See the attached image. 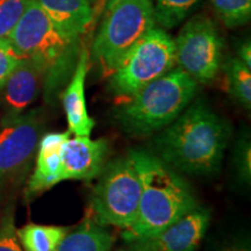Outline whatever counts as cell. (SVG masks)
I'll list each match as a JSON object with an SVG mask.
<instances>
[{
	"label": "cell",
	"instance_id": "cell-1",
	"mask_svg": "<svg viewBox=\"0 0 251 251\" xmlns=\"http://www.w3.org/2000/svg\"><path fill=\"white\" fill-rule=\"evenodd\" d=\"M230 136L228 122L197 101L156 137L158 158L190 175L219 171Z\"/></svg>",
	"mask_w": 251,
	"mask_h": 251
},
{
	"label": "cell",
	"instance_id": "cell-2",
	"mask_svg": "<svg viewBox=\"0 0 251 251\" xmlns=\"http://www.w3.org/2000/svg\"><path fill=\"white\" fill-rule=\"evenodd\" d=\"M129 155L140 177L141 198L136 219L122 233L126 242L161 233L198 207L187 181L162 159L146 151Z\"/></svg>",
	"mask_w": 251,
	"mask_h": 251
},
{
	"label": "cell",
	"instance_id": "cell-3",
	"mask_svg": "<svg viewBox=\"0 0 251 251\" xmlns=\"http://www.w3.org/2000/svg\"><path fill=\"white\" fill-rule=\"evenodd\" d=\"M7 39L21 57L42 65L46 71V96L54 99L76 68L81 51L79 37L59 29L39 1L34 0Z\"/></svg>",
	"mask_w": 251,
	"mask_h": 251
},
{
	"label": "cell",
	"instance_id": "cell-4",
	"mask_svg": "<svg viewBox=\"0 0 251 251\" xmlns=\"http://www.w3.org/2000/svg\"><path fill=\"white\" fill-rule=\"evenodd\" d=\"M198 83L180 68L151 81L114 112L115 122L131 136L148 135L168 127L196 96Z\"/></svg>",
	"mask_w": 251,
	"mask_h": 251
},
{
	"label": "cell",
	"instance_id": "cell-5",
	"mask_svg": "<svg viewBox=\"0 0 251 251\" xmlns=\"http://www.w3.org/2000/svg\"><path fill=\"white\" fill-rule=\"evenodd\" d=\"M151 0H121L107 11L92 46V57L111 76L129 50L155 27Z\"/></svg>",
	"mask_w": 251,
	"mask_h": 251
},
{
	"label": "cell",
	"instance_id": "cell-6",
	"mask_svg": "<svg viewBox=\"0 0 251 251\" xmlns=\"http://www.w3.org/2000/svg\"><path fill=\"white\" fill-rule=\"evenodd\" d=\"M177 64L175 40L153 27L135 43L111 75L109 87L119 98L129 99Z\"/></svg>",
	"mask_w": 251,
	"mask_h": 251
},
{
	"label": "cell",
	"instance_id": "cell-7",
	"mask_svg": "<svg viewBox=\"0 0 251 251\" xmlns=\"http://www.w3.org/2000/svg\"><path fill=\"white\" fill-rule=\"evenodd\" d=\"M141 181L130 155L106 164L94 188L91 214L101 226L126 229L137 216Z\"/></svg>",
	"mask_w": 251,
	"mask_h": 251
},
{
	"label": "cell",
	"instance_id": "cell-8",
	"mask_svg": "<svg viewBox=\"0 0 251 251\" xmlns=\"http://www.w3.org/2000/svg\"><path fill=\"white\" fill-rule=\"evenodd\" d=\"M37 109L5 115L0 125V203L26 181L42 135Z\"/></svg>",
	"mask_w": 251,
	"mask_h": 251
},
{
	"label": "cell",
	"instance_id": "cell-9",
	"mask_svg": "<svg viewBox=\"0 0 251 251\" xmlns=\"http://www.w3.org/2000/svg\"><path fill=\"white\" fill-rule=\"evenodd\" d=\"M176 45L177 64L197 83H209L218 75L224 41L209 18L197 15L180 30Z\"/></svg>",
	"mask_w": 251,
	"mask_h": 251
},
{
	"label": "cell",
	"instance_id": "cell-10",
	"mask_svg": "<svg viewBox=\"0 0 251 251\" xmlns=\"http://www.w3.org/2000/svg\"><path fill=\"white\" fill-rule=\"evenodd\" d=\"M211 215L196 207L161 233L126 242L119 251H196L205 236Z\"/></svg>",
	"mask_w": 251,
	"mask_h": 251
},
{
	"label": "cell",
	"instance_id": "cell-11",
	"mask_svg": "<svg viewBox=\"0 0 251 251\" xmlns=\"http://www.w3.org/2000/svg\"><path fill=\"white\" fill-rule=\"evenodd\" d=\"M107 156V140H91L90 136L69 137L62 150V179H94L102 172Z\"/></svg>",
	"mask_w": 251,
	"mask_h": 251
},
{
	"label": "cell",
	"instance_id": "cell-12",
	"mask_svg": "<svg viewBox=\"0 0 251 251\" xmlns=\"http://www.w3.org/2000/svg\"><path fill=\"white\" fill-rule=\"evenodd\" d=\"M70 135V131H64L41 136L35 155V168L25 191L28 200L63 181L62 150Z\"/></svg>",
	"mask_w": 251,
	"mask_h": 251
},
{
	"label": "cell",
	"instance_id": "cell-13",
	"mask_svg": "<svg viewBox=\"0 0 251 251\" xmlns=\"http://www.w3.org/2000/svg\"><path fill=\"white\" fill-rule=\"evenodd\" d=\"M46 71L39 63L24 58L12 71L2 85V103L5 115L24 113L30 103L35 101L41 87L45 84Z\"/></svg>",
	"mask_w": 251,
	"mask_h": 251
},
{
	"label": "cell",
	"instance_id": "cell-14",
	"mask_svg": "<svg viewBox=\"0 0 251 251\" xmlns=\"http://www.w3.org/2000/svg\"><path fill=\"white\" fill-rule=\"evenodd\" d=\"M89 70V52L81 49L74 74L62 92V103L69 131L76 136H90L96 122L89 115L85 99V79Z\"/></svg>",
	"mask_w": 251,
	"mask_h": 251
},
{
	"label": "cell",
	"instance_id": "cell-15",
	"mask_svg": "<svg viewBox=\"0 0 251 251\" xmlns=\"http://www.w3.org/2000/svg\"><path fill=\"white\" fill-rule=\"evenodd\" d=\"M45 13L59 29L80 37L93 21V9L87 0H37Z\"/></svg>",
	"mask_w": 251,
	"mask_h": 251
},
{
	"label": "cell",
	"instance_id": "cell-16",
	"mask_svg": "<svg viewBox=\"0 0 251 251\" xmlns=\"http://www.w3.org/2000/svg\"><path fill=\"white\" fill-rule=\"evenodd\" d=\"M114 237L89 212L78 227L69 230L55 251H112Z\"/></svg>",
	"mask_w": 251,
	"mask_h": 251
},
{
	"label": "cell",
	"instance_id": "cell-17",
	"mask_svg": "<svg viewBox=\"0 0 251 251\" xmlns=\"http://www.w3.org/2000/svg\"><path fill=\"white\" fill-rule=\"evenodd\" d=\"M68 227L28 224L17 230L24 251H55L69 233Z\"/></svg>",
	"mask_w": 251,
	"mask_h": 251
},
{
	"label": "cell",
	"instance_id": "cell-18",
	"mask_svg": "<svg viewBox=\"0 0 251 251\" xmlns=\"http://www.w3.org/2000/svg\"><path fill=\"white\" fill-rule=\"evenodd\" d=\"M226 79L229 94L249 109L251 106V69L238 58L230 59L226 69Z\"/></svg>",
	"mask_w": 251,
	"mask_h": 251
},
{
	"label": "cell",
	"instance_id": "cell-19",
	"mask_svg": "<svg viewBox=\"0 0 251 251\" xmlns=\"http://www.w3.org/2000/svg\"><path fill=\"white\" fill-rule=\"evenodd\" d=\"M199 0H157L153 7L155 21L170 29L179 25Z\"/></svg>",
	"mask_w": 251,
	"mask_h": 251
},
{
	"label": "cell",
	"instance_id": "cell-20",
	"mask_svg": "<svg viewBox=\"0 0 251 251\" xmlns=\"http://www.w3.org/2000/svg\"><path fill=\"white\" fill-rule=\"evenodd\" d=\"M220 20L229 28L246 25L251 17V0H211Z\"/></svg>",
	"mask_w": 251,
	"mask_h": 251
},
{
	"label": "cell",
	"instance_id": "cell-21",
	"mask_svg": "<svg viewBox=\"0 0 251 251\" xmlns=\"http://www.w3.org/2000/svg\"><path fill=\"white\" fill-rule=\"evenodd\" d=\"M34 0H0V40L7 39Z\"/></svg>",
	"mask_w": 251,
	"mask_h": 251
},
{
	"label": "cell",
	"instance_id": "cell-22",
	"mask_svg": "<svg viewBox=\"0 0 251 251\" xmlns=\"http://www.w3.org/2000/svg\"><path fill=\"white\" fill-rule=\"evenodd\" d=\"M23 59L24 58L15 51L8 39L0 40V89L4 85L12 71Z\"/></svg>",
	"mask_w": 251,
	"mask_h": 251
},
{
	"label": "cell",
	"instance_id": "cell-23",
	"mask_svg": "<svg viewBox=\"0 0 251 251\" xmlns=\"http://www.w3.org/2000/svg\"><path fill=\"white\" fill-rule=\"evenodd\" d=\"M0 251H24L17 237L14 218L11 211L0 221Z\"/></svg>",
	"mask_w": 251,
	"mask_h": 251
},
{
	"label": "cell",
	"instance_id": "cell-24",
	"mask_svg": "<svg viewBox=\"0 0 251 251\" xmlns=\"http://www.w3.org/2000/svg\"><path fill=\"white\" fill-rule=\"evenodd\" d=\"M237 156V164L238 170L241 172V176L244 179L250 181V174H251V163H250V143L249 141H244L242 147L238 149Z\"/></svg>",
	"mask_w": 251,
	"mask_h": 251
},
{
	"label": "cell",
	"instance_id": "cell-25",
	"mask_svg": "<svg viewBox=\"0 0 251 251\" xmlns=\"http://www.w3.org/2000/svg\"><path fill=\"white\" fill-rule=\"evenodd\" d=\"M221 251H250V243L246 238H236L225 244Z\"/></svg>",
	"mask_w": 251,
	"mask_h": 251
},
{
	"label": "cell",
	"instance_id": "cell-26",
	"mask_svg": "<svg viewBox=\"0 0 251 251\" xmlns=\"http://www.w3.org/2000/svg\"><path fill=\"white\" fill-rule=\"evenodd\" d=\"M238 59L243 62L248 68L251 69V45L250 41L248 40L238 48Z\"/></svg>",
	"mask_w": 251,
	"mask_h": 251
},
{
	"label": "cell",
	"instance_id": "cell-27",
	"mask_svg": "<svg viewBox=\"0 0 251 251\" xmlns=\"http://www.w3.org/2000/svg\"><path fill=\"white\" fill-rule=\"evenodd\" d=\"M120 1H121V0H106V6H105L106 12L109 11V9H111L113 6H115L118 4V2H120Z\"/></svg>",
	"mask_w": 251,
	"mask_h": 251
},
{
	"label": "cell",
	"instance_id": "cell-28",
	"mask_svg": "<svg viewBox=\"0 0 251 251\" xmlns=\"http://www.w3.org/2000/svg\"><path fill=\"white\" fill-rule=\"evenodd\" d=\"M87 1H89V2H90V4H91V5H92V4H97V2H98V1H100V0H87Z\"/></svg>",
	"mask_w": 251,
	"mask_h": 251
}]
</instances>
